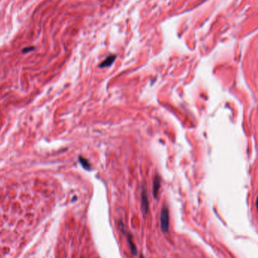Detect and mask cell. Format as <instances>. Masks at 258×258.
Listing matches in <instances>:
<instances>
[{
    "mask_svg": "<svg viewBox=\"0 0 258 258\" xmlns=\"http://www.w3.org/2000/svg\"><path fill=\"white\" fill-rule=\"evenodd\" d=\"M128 242H129V245H130V251H131V253L133 254V255H136L137 254V249H136V248L135 244L133 243V240H132L131 235H128Z\"/></svg>",
    "mask_w": 258,
    "mask_h": 258,
    "instance_id": "8992f818",
    "label": "cell"
},
{
    "mask_svg": "<svg viewBox=\"0 0 258 258\" xmlns=\"http://www.w3.org/2000/svg\"><path fill=\"white\" fill-rule=\"evenodd\" d=\"M79 161H80V164L82 165L83 168L86 170H90L91 169V166H90V163L87 159L85 158L82 157V156H79Z\"/></svg>",
    "mask_w": 258,
    "mask_h": 258,
    "instance_id": "5b68a950",
    "label": "cell"
},
{
    "mask_svg": "<svg viewBox=\"0 0 258 258\" xmlns=\"http://www.w3.org/2000/svg\"><path fill=\"white\" fill-rule=\"evenodd\" d=\"M139 258H145V257H143V255H142V254H141V255H140Z\"/></svg>",
    "mask_w": 258,
    "mask_h": 258,
    "instance_id": "ba28073f",
    "label": "cell"
},
{
    "mask_svg": "<svg viewBox=\"0 0 258 258\" xmlns=\"http://www.w3.org/2000/svg\"><path fill=\"white\" fill-rule=\"evenodd\" d=\"M33 50H34V48H33V47H28V48H23V49L22 50V52H23V53H28V52L33 51Z\"/></svg>",
    "mask_w": 258,
    "mask_h": 258,
    "instance_id": "52a82bcc",
    "label": "cell"
},
{
    "mask_svg": "<svg viewBox=\"0 0 258 258\" xmlns=\"http://www.w3.org/2000/svg\"><path fill=\"white\" fill-rule=\"evenodd\" d=\"M115 58H116V56H115V55H110V56H108V58H107L106 59H105V60L101 63V64H100L99 66L102 68L107 67V66H110L111 65L114 63Z\"/></svg>",
    "mask_w": 258,
    "mask_h": 258,
    "instance_id": "277c9868",
    "label": "cell"
},
{
    "mask_svg": "<svg viewBox=\"0 0 258 258\" xmlns=\"http://www.w3.org/2000/svg\"><path fill=\"white\" fill-rule=\"evenodd\" d=\"M141 211L144 214H146L148 211V195L145 189H142L141 192Z\"/></svg>",
    "mask_w": 258,
    "mask_h": 258,
    "instance_id": "7a4b0ae2",
    "label": "cell"
},
{
    "mask_svg": "<svg viewBox=\"0 0 258 258\" xmlns=\"http://www.w3.org/2000/svg\"><path fill=\"white\" fill-rule=\"evenodd\" d=\"M161 187V180L159 178L158 176H156L155 177V180H154V184H153V195L155 198H157L158 196V191H159V189Z\"/></svg>",
    "mask_w": 258,
    "mask_h": 258,
    "instance_id": "3957f363",
    "label": "cell"
},
{
    "mask_svg": "<svg viewBox=\"0 0 258 258\" xmlns=\"http://www.w3.org/2000/svg\"><path fill=\"white\" fill-rule=\"evenodd\" d=\"M161 228L163 232H166L169 230V222H170V217H169V211L166 207H163L161 211Z\"/></svg>",
    "mask_w": 258,
    "mask_h": 258,
    "instance_id": "6da1fadb",
    "label": "cell"
}]
</instances>
